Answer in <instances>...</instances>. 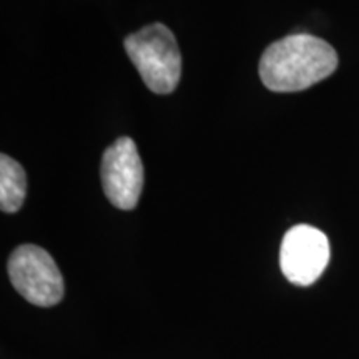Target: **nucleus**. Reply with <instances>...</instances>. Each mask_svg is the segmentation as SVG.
Here are the masks:
<instances>
[{
    "label": "nucleus",
    "instance_id": "nucleus-6",
    "mask_svg": "<svg viewBox=\"0 0 359 359\" xmlns=\"http://www.w3.org/2000/svg\"><path fill=\"white\" fill-rule=\"evenodd\" d=\"M25 195V170L8 155H2L0 156V208H2V212H19L24 205Z\"/></svg>",
    "mask_w": 359,
    "mask_h": 359
},
{
    "label": "nucleus",
    "instance_id": "nucleus-3",
    "mask_svg": "<svg viewBox=\"0 0 359 359\" xmlns=\"http://www.w3.org/2000/svg\"><path fill=\"white\" fill-rule=\"evenodd\" d=\"M8 276L19 293L35 306H53L64 298V278L50 253L35 245H22L8 259Z\"/></svg>",
    "mask_w": 359,
    "mask_h": 359
},
{
    "label": "nucleus",
    "instance_id": "nucleus-4",
    "mask_svg": "<svg viewBox=\"0 0 359 359\" xmlns=\"http://www.w3.org/2000/svg\"><path fill=\"white\" fill-rule=\"evenodd\" d=\"M330 255V241L325 233L309 224H296L281 241V271L293 285L309 286L323 275Z\"/></svg>",
    "mask_w": 359,
    "mask_h": 359
},
{
    "label": "nucleus",
    "instance_id": "nucleus-5",
    "mask_svg": "<svg viewBox=\"0 0 359 359\" xmlns=\"http://www.w3.org/2000/svg\"><path fill=\"white\" fill-rule=\"evenodd\" d=\"M102 185L107 198L118 210H133L143 190V163L132 138L122 137L102 158Z\"/></svg>",
    "mask_w": 359,
    "mask_h": 359
},
{
    "label": "nucleus",
    "instance_id": "nucleus-1",
    "mask_svg": "<svg viewBox=\"0 0 359 359\" xmlns=\"http://www.w3.org/2000/svg\"><path fill=\"white\" fill-rule=\"evenodd\" d=\"M338 69V53L326 40L293 34L268 45L259 58V77L271 92H302Z\"/></svg>",
    "mask_w": 359,
    "mask_h": 359
},
{
    "label": "nucleus",
    "instance_id": "nucleus-2",
    "mask_svg": "<svg viewBox=\"0 0 359 359\" xmlns=\"http://www.w3.org/2000/svg\"><path fill=\"white\" fill-rule=\"evenodd\" d=\"M125 52L148 88L154 93H172L182 77V53L172 30L151 24L125 39Z\"/></svg>",
    "mask_w": 359,
    "mask_h": 359
}]
</instances>
